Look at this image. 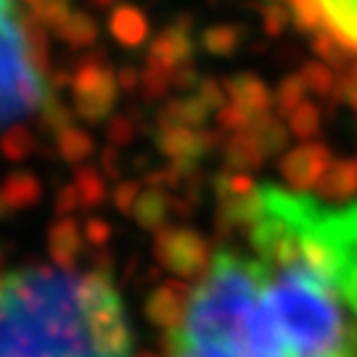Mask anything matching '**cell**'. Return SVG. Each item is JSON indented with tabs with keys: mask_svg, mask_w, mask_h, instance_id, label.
I'll return each mask as SVG.
<instances>
[{
	"mask_svg": "<svg viewBox=\"0 0 357 357\" xmlns=\"http://www.w3.org/2000/svg\"><path fill=\"white\" fill-rule=\"evenodd\" d=\"M193 291L196 289L183 278H169L159 289H153V294L146 299V310H143L149 323L162 328L165 333L180 331L191 312Z\"/></svg>",
	"mask_w": 357,
	"mask_h": 357,
	"instance_id": "obj_6",
	"label": "cell"
},
{
	"mask_svg": "<svg viewBox=\"0 0 357 357\" xmlns=\"http://www.w3.org/2000/svg\"><path fill=\"white\" fill-rule=\"evenodd\" d=\"M315 193L323 202H347L357 196V162L355 159H342L333 162L331 169L320 178L315 185Z\"/></svg>",
	"mask_w": 357,
	"mask_h": 357,
	"instance_id": "obj_12",
	"label": "cell"
},
{
	"mask_svg": "<svg viewBox=\"0 0 357 357\" xmlns=\"http://www.w3.org/2000/svg\"><path fill=\"white\" fill-rule=\"evenodd\" d=\"M40 128L53 135H61L66 128H72V114L64 103L59 101L53 93H48V98L40 109Z\"/></svg>",
	"mask_w": 357,
	"mask_h": 357,
	"instance_id": "obj_27",
	"label": "cell"
},
{
	"mask_svg": "<svg viewBox=\"0 0 357 357\" xmlns=\"http://www.w3.org/2000/svg\"><path fill=\"white\" fill-rule=\"evenodd\" d=\"M3 357H103L88 331L79 275L48 268L6 275Z\"/></svg>",
	"mask_w": 357,
	"mask_h": 357,
	"instance_id": "obj_2",
	"label": "cell"
},
{
	"mask_svg": "<svg viewBox=\"0 0 357 357\" xmlns=\"http://www.w3.org/2000/svg\"><path fill=\"white\" fill-rule=\"evenodd\" d=\"M153 257L162 268L172 270L183 281H204L212 268V249L202 233L191 228H167L156 230L153 236Z\"/></svg>",
	"mask_w": 357,
	"mask_h": 357,
	"instance_id": "obj_4",
	"label": "cell"
},
{
	"mask_svg": "<svg viewBox=\"0 0 357 357\" xmlns=\"http://www.w3.org/2000/svg\"><path fill=\"white\" fill-rule=\"evenodd\" d=\"M289 19H294L283 3H268L262 6V29L268 38H281L283 29L289 26Z\"/></svg>",
	"mask_w": 357,
	"mask_h": 357,
	"instance_id": "obj_32",
	"label": "cell"
},
{
	"mask_svg": "<svg viewBox=\"0 0 357 357\" xmlns=\"http://www.w3.org/2000/svg\"><path fill=\"white\" fill-rule=\"evenodd\" d=\"M77 206H82V199H79L77 185H64L61 191L56 193V215H59V220H61V217H69Z\"/></svg>",
	"mask_w": 357,
	"mask_h": 357,
	"instance_id": "obj_38",
	"label": "cell"
},
{
	"mask_svg": "<svg viewBox=\"0 0 357 357\" xmlns=\"http://www.w3.org/2000/svg\"><path fill=\"white\" fill-rule=\"evenodd\" d=\"M75 178V185L79 191V199H82V209H96V206L106 204L109 188H106V180L101 178V172L96 167H79Z\"/></svg>",
	"mask_w": 357,
	"mask_h": 357,
	"instance_id": "obj_21",
	"label": "cell"
},
{
	"mask_svg": "<svg viewBox=\"0 0 357 357\" xmlns=\"http://www.w3.org/2000/svg\"><path fill=\"white\" fill-rule=\"evenodd\" d=\"M56 146L59 153L64 156L69 165H79V162H88V156L96 151V143L90 138L85 130L79 128H66L61 135H56Z\"/></svg>",
	"mask_w": 357,
	"mask_h": 357,
	"instance_id": "obj_24",
	"label": "cell"
},
{
	"mask_svg": "<svg viewBox=\"0 0 357 357\" xmlns=\"http://www.w3.org/2000/svg\"><path fill=\"white\" fill-rule=\"evenodd\" d=\"M225 153V162L228 167H233L236 172H252L265 165V149L259 146V141L255 138L252 130H241V132H233L228 135V141L222 146Z\"/></svg>",
	"mask_w": 357,
	"mask_h": 357,
	"instance_id": "obj_14",
	"label": "cell"
},
{
	"mask_svg": "<svg viewBox=\"0 0 357 357\" xmlns=\"http://www.w3.org/2000/svg\"><path fill=\"white\" fill-rule=\"evenodd\" d=\"M222 85H225V93H228L230 103L241 106L243 112H249L255 119L262 114H270V109H273V103H275L268 85L257 75H252V72L225 77Z\"/></svg>",
	"mask_w": 357,
	"mask_h": 357,
	"instance_id": "obj_9",
	"label": "cell"
},
{
	"mask_svg": "<svg viewBox=\"0 0 357 357\" xmlns=\"http://www.w3.org/2000/svg\"><path fill=\"white\" fill-rule=\"evenodd\" d=\"M56 35L72 48H88L98 40V22L85 11H72Z\"/></svg>",
	"mask_w": 357,
	"mask_h": 357,
	"instance_id": "obj_19",
	"label": "cell"
},
{
	"mask_svg": "<svg viewBox=\"0 0 357 357\" xmlns=\"http://www.w3.org/2000/svg\"><path fill=\"white\" fill-rule=\"evenodd\" d=\"M215 116L220 130H228L230 135L233 132H241V130H249L252 122H255V116L249 114V112H243L241 106H236V103H225Z\"/></svg>",
	"mask_w": 357,
	"mask_h": 357,
	"instance_id": "obj_31",
	"label": "cell"
},
{
	"mask_svg": "<svg viewBox=\"0 0 357 357\" xmlns=\"http://www.w3.org/2000/svg\"><path fill=\"white\" fill-rule=\"evenodd\" d=\"M96 3H98V6H103V8H106V6H112L114 0H96Z\"/></svg>",
	"mask_w": 357,
	"mask_h": 357,
	"instance_id": "obj_44",
	"label": "cell"
},
{
	"mask_svg": "<svg viewBox=\"0 0 357 357\" xmlns=\"http://www.w3.org/2000/svg\"><path fill=\"white\" fill-rule=\"evenodd\" d=\"M243 29L233 24H212L204 29L202 35V45H204L206 53L212 56H233L238 43H241Z\"/></svg>",
	"mask_w": 357,
	"mask_h": 357,
	"instance_id": "obj_23",
	"label": "cell"
},
{
	"mask_svg": "<svg viewBox=\"0 0 357 357\" xmlns=\"http://www.w3.org/2000/svg\"><path fill=\"white\" fill-rule=\"evenodd\" d=\"M85 238L93 246L103 249L109 243V238H112V225L103 217H88V222H85Z\"/></svg>",
	"mask_w": 357,
	"mask_h": 357,
	"instance_id": "obj_36",
	"label": "cell"
},
{
	"mask_svg": "<svg viewBox=\"0 0 357 357\" xmlns=\"http://www.w3.org/2000/svg\"><path fill=\"white\" fill-rule=\"evenodd\" d=\"M101 167L106 172V178H119L122 175V167H119V153L114 149H106L101 153Z\"/></svg>",
	"mask_w": 357,
	"mask_h": 357,
	"instance_id": "obj_41",
	"label": "cell"
},
{
	"mask_svg": "<svg viewBox=\"0 0 357 357\" xmlns=\"http://www.w3.org/2000/svg\"><path fill=\"white\" fill-rule=\"evenodd\" d=\"M199 82H202V77L196 75L193 66H180V69L172 72V88L175 90H193L196 93Z\"/></svg>",
	"mask_w": 357,
	"mask_h": 357,
	"instance_id": "obj_39",
	"label": "cell"
},
{
	"mask_svg": "<svg viewBox=\"0 0 357 357\" xmlns=\"http://www.w3.org/2000/svg\"><path fill=\"white\" fill-rule=\"evenodd\" d=\"M249 130L255 132V138L259 141V146L265 149V153H268V156H273V153H281L283 149L289 146V130H286V125H283L275 114L257 116Z\"/></svg>",
	"mask_w": 357,
	"mask_h": 357,
	"instance_id": "obj_20",
	"label": "cell"
},
{
	"mask_svg": "<svg viewBox=\"0 0 357 357\" xmlns=\"http://www.w3.org/2000/svg\"><path fill=\"white\" fill-rule=\"evenodd\" d=\"M180 178H185L183 172H180L178 167H162V169H153V172H149V185L151 188H178L180 185Z\"/></svg>",
	"mask_w": 357,
	"mask_h": 357,
	"instance_id": "obj_37",
	"label": "cell"
},
{
	"mask_svg": "<svg viewBox=\"0 0 357 357\" xmlns=\"http://www.w3.org/2000/svg\"><path fill=\"white\" fill-rule=\"evenodd\" d=\"M191 16H178L175 24H169L165 32H159L149 45V59L146 64H153L165 72H175L180 66H188L193 56L191 40Z\"/></svg>",
	"mask_w": 357,
	"mask_h": 357,
	"instance_id": "obj_8",
	"label": "cell"
},
{
	"mask_svg": "<svg viewBox=\"0 0 357 357\" xmlns=\"http://www.w3.org/2000/svg\"><path fill=\"white\" fill-rule=\"evenodd\" d=\"M206 116H209V109L193 93L185 96V98H169L162 106V112L156 114V130H169V128L202 130Z\"/></svg>",
	"mask_w": 357,
	"mask_h": 357,
	"instance_id": "obj_10",
	"label": "cell"
},
{
	"mask_svg": "<svg viewBox=\"0 0 357 357\" xmlns=\"http://www.w3.org/2000/svg\"><path fill=\"white\" fill-rule=\"evenodd\" d=\"M305 93H307V88L299 75L283 77L281 85L275 88V114L289 119V116L305 103Z\"/></svg>",
	"mask_w": 357,
	"mask_h": 357,
	"instance_id": "obj_25",
	"label": "cell"
},
{
	"mask_svg": "<svg viewBox=\"0 0 357 357\" xmlns=\"http://www.w3.org/2000/svg\"><path fill=\"white\" fill-rule=\"evenodd\" d=\"M255 178H249L246 172H236V169H225L215 178V196L217 202H230V199H249L257 196Z\"/></svg>",
	"mask_w": 357,
	"mask_h": 357,
	"instance_id": "obj_22",
	"label": "cell"
},
{
	"mask_svg": "<svg viewBox=\"0 0 357 357\" xmlns=\"http://www.w3.org/2000/svg\"><path fill=\"white\" fill-rule=\"evenodd\" d=\"M48 252H51L53 262L59 268L72 270L77 257L82 255V233L72 217H61L56 220L48 230Z\"/></svg>",
	"mask_w": 357,
	"mask_h": 357,
	"instance_id": "obj_11",
	"label": "cell"
},
{
	"mask_svg": "<svg viewBox=\"0 0 357 357\" xmlns=\"http://www.w3.org/2000/svg\"><path fill=\"white\" fill-rule=\"evenodd\" d=\"M40 199H43V185L32 172H11L3 183L0 206L6 215H11V212H22V209L35 206Z\"/></svg>",
	"mask_w": 357,
	"mask_h": 357,
	"instance_id": "obj_13",
	"label": "cell"
},
{
	"mask_svg": "<svg viewBox=\"0 0 357 357\" xmlns=\"http://www.w3.org/2000/svg\"><path fill=\"white\" fill-rule=\"evenodd\" d=\"M349 75H352V77H355V79H357V59H355V64L349 66Z\"/></svg>",
	"mask_w": 357,
	"mask_h": 357,
	"instance_id": "obj_43",
	"label": "cell"
},
{
	"mask_svg": "<svg viewBox=\"0 0 357 357\" xmlns=\"http://www.w3.org/2000/svg\"><path fill=\"white\" fill-rule=\"evenodd\" d=\"M109 29L119 45L125 48H138L149 38V22L135 6H116L112 13Z\"/></svg>",
	"mask_w": 357,
	"mask_h": 357,
	"instance_id": "obj_15",
	"label": "cell"
},
{
	"mask_svg": "<svg viewBox=\"0 0 357 357\" xmlns=\"http://www.w3.org/2000/svg\"><path fill=\"white\" fill-rule=\"evenodd\" d=\"M35 151V135L26 128H8L3 135V153L8 162H24L29 153Z\"/></svg>",
	"mask_w": 357,
	"mask_h": 357,
	"instance_id": "obj_29",
	"label": "cell"
},
{
	"mask_svg": "<svg viewBox=\"0 0 357 357\" xmlns=\"http://www.w3.org/2000/svg\"><path fill=\"white\" fill-rule=\"evenodd\" d=\"M169 88H172V72H165L159 66L146 64V72H143V96H146V101L165 98Z\"/></svg>",
	"mask_w": 357,
	"mask_h": 357,
	"instance_id": "obj_30",
	"label": "cell"
},
{
	"mask_svg": "<svg viewBox=\"0 0 357 357\" xmlns=\"http://www.w3.org/2000/svg\"><path fill=\"white\" fill-rule=\"evenodd\" d=\"M193 96H199L209 112H220L225 106V85L220 79H212V77H202V82H199Z\"/></svg>",
	"mask_w": 357,
	"mask_h": 357,
	"instance_id": "obj_34",
	"label": "cell"
},
{
	"mask_svg": "<svg viewBox=\"0 0 357 357\" xmlns=\"http://www.w3.org/2000/svg\"><path fill=\"white\" fill-rule=\"evenodd\" d=\"M320 122H323V116H320L318 103L305 101L291 116H289V130H291L296 138L307 141V138H312L320 130Z\"/></svg>",
	"mask_w": 357,
	"mask_h": 357,
	"instance_id": "obj_28",
	"label": "cell"
},
{
	"mask_svg": "<svg viewBox=\"0 0 357 357\" xmlns=\"http://www.w3.org/2000/svg\"><path fill=\"white\" fill-rule=\"evenodd\" d=\"M93 259H96V265H98V270H101V273H106V270L112 268V257L103 255V252H98V255H93Z\"/></svg>",
	"mask_w": 357,
	"mask_h": 357,
	"instance_id": "obj_42",
	"label": "cell"
},
{
	"mask_svg": "<svg viewBox=\"0 0 357 357\" xmlns=\"http://www.w3.org/2000/svg\"><path fill=\"white\" fill-rule=\"evenodd\" d=\"M302 82H305L307 93H315V96H331L333 90H336V77H333L331 66H326L323 61H307L302 66Z\"/></svg>",
	"mask_w": 357,
	"mask_h": 357,
	"instance_id": "obj_26",
	"label": "cell"
},
{
	"mask_svg": "<svg viewBox=\"0 0 357 357\" xmlns=\"http://www.w3.org/2000/svg\"><path fill=\"white\" fill-rule=\"evenodd\" d=\"M352 106H355V112H357V101H355V103H352Z\"/></svg>",
	"mask_w": 357,
	"mask_h": 357,
	"instance_id": "obj_46",
	"label": "cell"
},
{
	"mask_svg": "<svg viewBox=\"0 0 357 357\" xmlns=\"http://www.w3.org/2000/svg\"><path fill=\"white\" fill-rule=\"evenodd\" d=\"M138 199H141V183H138V180H119L114 193H112V202H114L119 215H130V212H135Z\"/></svg>",
	"mask_w": 357,
	"mask_h": 357,
	"instance_id": "obj_33",
	"label": "cell"
},
{
	"mask_svg": "<svg viewBox=\"0 0 357 357\" xmlns=\"http://www.w3.org/2000/svg\"><path fill=\"white\" fill-rule=\"evenodd\" d=\"M106 135H109L112 149H116V146H128V143L135 138V122H132V116L130 114H114L112 119H109Z\"/></svg>",
	"mask_w": 357,
	"mask_h": 357,
	"instance_id": "obj_35",
	"label": "cell"
},
{
	"mask_svg": "<svg viewBox=\"0 0 357 357\" xmlns=\"http://www.w3.org/2000/svg\"><path fill=\"white\" fill-rule=\"evenodd\" d=\"M249 243L215 257L165 357H357L326 209L265 185Z\"/></svg>",
	"mask_w": 357,
	"mask_h": 357,
	"instance_id": "obj_1",
	"label": "cell"
},
{
	"mask_svg": "<svg viewBox=\"0 0 357 357\" xmlns=\"http://www.w3.org/2000/svg\"><path fill=\"white\" fill-rule=\"evenodd\" d=\"M312 51L318 53V59L323 61L326 66H331V69H347V66H352L355 61V48L352 45H347L344 40L339 38L336 32H331L328 26L326 29H320L318 35L312 38Z\"/></svg>",
	"mask_w": 357,
	"mask_h": 357,
	"instance_id": "obj_18",
	"label": "cell"
},
{
	"mask_svg": "<svg viewBox=\"0 0 357 357\" xmlns=\"http://www.w3.org/2000/svg\"><path fill=\"white\" fill-rule=\"evenodd\" d=\"M326 26L357 51V0H320Z\"/></svg>",
	"mask_w": 357,
	"mask_h": 357,
	"instance_id": "obj_16",
	"label": "cell"
},
{
	"mask_svg": "<svg viewBox=\"0 0 357 357\" xmlns=\"http://www.w3.org/2000/svg\"><path fill=\"white\" fill-rule=\"evenodd\" d=\"M45 98L48 90L29 61L13 0H3V122L8 125L16 114L43 109Z\"/></svg>",
	"mask_w": 357,
	"mask_h": 357,
	"instance_id": "obj_3",
	"label": "cell"
},
{
	"mask_svg": "<svg viewBox=\"0 0 357 357\" xmlns=\"http://www.w3.org/2000/svg\"><path fill=\"white\" fill-rule=\"evenodd\" d=\"M138 357H159V355H153V352H141Z\"/></svg>",
	"mask_w": 357,
	"mask_h": 357,
	"instance_id": "obj_45",
	"label": "cell"
},
{
	"mask_svg": "<svg viewBox=\"0 0 357 357\" xmlns=\"http://www.w3.org/2000/svg\"><path fill=\"white\" fill-rule=\"evenodd\" d=\"M116 90H119V82L106 64V59L101 53H88L72 75L77 116L90 122V125H101L114 106Z\"/></svg>",
	"mask_w": 357,
	"mask_h": 357,
	"instance_id": "obj_5",
	"label": "cell"
},
{
	"mask_svg": "<svg viewBox=\"0 0 357 357\" xmlns=\"http://www.w3.org/2000/svg\"><path fill=\"white\" fill-rule=\"evenodd\" d=\"M333 156L326 143H302L281 159V175L294 191H310L331 169Z\"/></svg>",
	"mask_w": 357,
	"mask_h": 357,
	"instance_id": "obj_7",
	"label": "cell"
},
{
	"mask_svg": "<svg viewBox=\"0 0 357 357\" xmlns=\"http://www.w3.org/2000/svg\"><path fill=\"white\" fill-rule=\"evenodd\" d=\"M169 196H167L162 188H149V191L141 193L138 204H135V220L143 230H162L167 228V217H169Z\"/></svg>",
	"mask_w": 357,
	"mask_h": 357,
	"instance_id": "obj_17",
	"label": "cell"
},
{
	"mask_svg": "<svg viewBox=\"0 0 357 357\" xmlns=\"http://www.w3.org/2000/svg\"><path fill=\"white\" fill-rule=\"evenodd\" d=\"M116 82H119V88H125L128 93H132L135 88L143 85V72L132 69V66H122V69L116 72Z\"/></svg>",
	"mask_w": 357,
	"mask_h": 357,
	"instance_id": "obj_40",
	"label": "cell"
}]
</instances>
